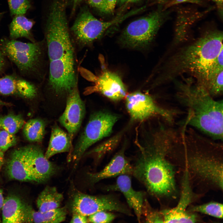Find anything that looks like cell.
I'll list each match as a JSON object with an SVG mask.
<instances>
[{"label":"cell","instance_id":"ab89813d","mask_svg":"<svg viewBox=\"0 0 223 223\" xmlns=\"http://www.w3.org/2000/svg\"><path fill=\"white\" fill-rule=\"evenodd\" d=\"M3 152L0 150V172L4 164V155Z\"/></svg>","mask_w":223,"mask_h":223},{"label":"cell","instance_id":"ee69618b","mask_svg":"<svg viewBox=\"0 0 223 223\" xmlns=\"http://www.w3.org/2000/svg\"><path fill=\"white\" fill-rule=\"evenodd\" d=\"M2 13H0V18L2 15Z\"/></svg>","mask_w":223,"mask_h":223},{"label":"cell","instance_id":"9a60e30c","mask_svg":"<svg viewBox=\"0 0 223 223\" xmlns=\"http://www.w3.org/2000/svg\"><path fill=\"white\" fill-rule=\"evenodd\" d=\"M38 93L35 84L17 75H7L0 78V93L2 95L32 99L37 96Z\"/></svg>","mask_w":223,"mask_h":223},{"label":"cell","instance_id":"74e56055","mask_svg":"<svg viewBox=\"0 0 223 223\" xmlns=\"http://www.w3.org/2000/svg\"><path fill=\"white\" fill-rule=\"evenodd\" d=\"M214 2L216 5L219 11L222 16L223 9V0H211Z\"/></svg>","mask_w":223,"mask_h":223},{"label":"cell","instance_id":"277c9868","mask_svg":"<svg viewBox=\"0 0 223 223\" xmlns=\"http://www.w3.org/2000/svg\"><path fill=\"white\" fill-rule=\"evenodd\" d=\"M177 82V97L188 110L184 123L215 140H222V100H215L204 87L191 79Z\"/></svg>","mask_w":223,"mask_h":223},{"label":"cell","instance_id":"ac0fdd59","mask_svg":"<svg viewBox=\"0 0 223 223\" xmlns=\"http://www.w3.org/2000/svg\"><path fill=\"white\" fill-rule=\"evenodd\" d=\"M6 171L10 179L34 181L28 169L22 147L15 150L11 153L7 163Z\"/></svg>","mask_w":223,"mask_h":223},{"label":"cell","instance_id":"44dd1931","mask_svg":"<svg viewBox=\"0 0 223 223\" xmlns=\"http://www.w3.org/2000/svg\"><path fill=\"white\" fill-rule=\"evenodd\" d=\"M25 202L20 198L11 195L4 199L2 207L3 223H24L23 212Z\"/></svg>","mask_w":223,"mask_h":223},{"label":"cell","instance_id":"e575fe53","mask_svg":"<svg viewBox=\"0 0 223 223\" xmlns=\"http://www.w3.org/2000/svg\"><path fill=\"white\" fill-rule=\"evenodd\" d=\"M201 0H171L164 7V10L173 6L183 2H190L199 4L201 3Z\"/></svg>","mask_w":223,"mask_h":223},{"label":"cell","instance_id":"d4e9b609","mask_svg":"<svg viewBox=\"0 0 223 223\" xmlns=\"http://www.w3.org/2000/svg\"><path fill=\"white\" fill-rule=\"evenodd\" d=\"M24 120L20 114H9L0 117V129L15 134L24 125Z\"/></svg>","mask_w":223,"mask_h":223},{"label":"cell","instance_id":"30bf717a","mask_svg":"<svg viewBox=\"0 0 223 223\" xmlns=\"http://www.w3.org/2000/svg\"><path fill=\"white\" fill-rule=\"evenodd\" d=\"M126 109L131 120L142 121L152 116H161L168 123L173 121L174 112L158 106L150 95L136 91L126 96Z\"/></svg>","mask_w":223,"mask_h":223},{"label":"cell","instance_id":"4316f807","mask_svg":"<svg viewBox=\"0 0 223 223\" xmlns=\"http://www.w3.org/2000/svg\"><path fill=\"white\" fill-rule=\"evenodd\" d=\"M190 211L199 212L217 218H223V204L216 202H210L192 207Z\"/></svg>","mask_w":223,"mask_h":223},{"label":"cell","instance_id":"4dcf8cb0","mask_svg":"<svg viewBox=\"0 0 223 223\" xmlns=\"http://www.w3.org/2000/svg\"><path fill=\"white\" fill-rule=\"evenodd\" d=\"M116 216L109 211H101L88 216V219L89 223H107L112 222Z\"/></svg>","mask_w":223,"mask_h":223},{"label":"cell","instance_id":"f546056e","mask_svg":"<svg viewBox=\"0 0 223 223\" xmlns=\"http://www.w3.org/2000/svg\"><path fill=\"white\" fill-rule=\"evenodd\" d=\"M11 15H24L31 7L30 0H7Z\"/></svg>","mask_w":223,"mask_h":223},{"label":"cell","instance_id":"52a82bcc","mask_svg":"<svg viewBox=\"0 0 223 223\" xmlns=\"http://www.w3.org/2000/svg\"><path fill=\"white\" fill-rule=\"evenodd\" d=\"M119 117L116 114L104 111L97 112L91 115L72 151L71 159L75 166L89 147L111 134Z\"/></svg>","mask_w":223,"mask_h":223},{"label":"cell","instance_id":"d6a6232c","mask_svg":"<svg viewBox=\"0 0 223 223\" xmlns=\"http://www.w3.org/2000/svg\"><path fill=\"white\" fill-rule=\"evenodd\" d=\"M117 0H104L103 13L110 14L115 8Z\"/></svg>","mask_w":223,"mask_h":223},{"label":"cell","instance_id":"484cf974","mask_svg":"<svg viewBox=\"0 0 223 223\" xmlns=\"http://www.w3.org/2000/svg\"><path fill=\"white\" fill-rule=\"evenodd\" d=\"M122 134L121 132L107 139L90 151L88 154L94 155L96 159L99 160L106 154L114 150L119 144Z\"/></svg>","mask_w":223,"mask_h":223},{"label":"cell","instance_id":"d6986e66","mask_svg":"<svg viewBox=\"0 0 223 223\" xmlns=\"http://www.w3.org/2000/svg\"><path fill=\"white\" fill-rule=\"evenodd\" d=\"M67 214V209L65 207L42 212L36 211L31 205L25 203L24 223H60L65 220Z\"/></svg>","mask_w":223,"mask_h":223},{"label":"cell","instance_id":"60d3db41","mask_svg":"<svg viewBox=\"0 0 223 223\" xmlns=\"http://www.w3.org/2000/svg\"><path fill=\"white\" fill-rule=\"evenodd\" d=\"M4 199L3 195L2 190L0 189V209H2L3 203Z\"/></svg>","mask_w":223,"mask_h":223},{"label":"cell","instance_id":"7bdbcfd3","mask_svg":"<svg viewBox=\"0 0 223 223\" xmlns=\"http://www.w3.org/2000/svg\"><path fill=\"white\" fill-rule=\"evenodd\" d=\"M7 103H6L5 102L2 101L0 99V106L3 105H5L6 104H7Z\"/></svg>","mask_w":223,"mask_h":223},{"label":"cell","instance_id":"8992f818","mask_svg":"<svg viewBox=\"0 0 223 223\" xmlns=\"http://www.w3.org/2000/svg\"><path fill=\"white\" fill-rule=\"evenodd\" d=\"M169 13L161 6L149 14L132 22L122 33L120 42L132 48L146 47L153 40Z\"/></svg>","mask_w":223,"mask_h":223},{"label":"cell","instance_id":"e0dca14e","mask_svg":"<svg viewBox=\"0 0 223 223\" xmlns=\"http://www.w3.org/2000/svg\"><path fill=\"white\" fill-rule=\"evenodd\" d=\"M97 91L110 99L118 101L126 96L127 89L117 74L109 72L102 74L98 80Z\"/></svg>","mask_w":223,"mask_h":223},{"label":"cell","instance_id":"f35d334b","mask_svg":"<svg viewBox=\"0 0 223 223\" xmlns=\"http://www.w3.org/2000/svg\"><path fill=\"white\" fill-rule=\"evenodd\" d=\"M68 0H66L67 2ZM73 2L72 11L74 12L75 11L78 5L81 3L82 0H72Z\"/></svg>","mask_w":223,"mask_h":223},{"label":"cell","instance_id":"5b68a950","mask_svg":"<svg viewBox=\"0 0 223 223\" xmlns=\"http://www.w3.org/2000/svg\"><path fill=\"white\" fill-rule=\"evenodd\" d=\"M43 42L25 43L15 39L0 40V49L24 75L42 77L45 48Z\"/></svg>","mask_w":223,"mask_h":223},{"label":"cell","instance_id":"3957f363","mask_svg":"<svg viewBox=\"0 0 223 223\" xmlns=\"http://www.w3.org/2000/svg\"><path fill=\"white\" fill-rule=\"evenodd\" d=\"M223 33L208 31L195 42L181 49L166 63L164 79H173L185 73L193 75L205 88L214 69L216 59L223 50Z\"/></svg>","mask_w":223,"mask_h":223},{"label":"cell","instance_id":"9c48e42d","mask_svg":"<svg viewBox=\"0 0 223 223\" xmlns=\"http://www.w3.org/2000/svg\"><path fill=\"white\" fill-rule=\"evenodd\" d=\"M71 208L72 213L87 216L101 211H115L132 216L128 208L112 195L94 196L77 192L73 196Z\"/></svg>","mask_w":223,"mask_h":223},{"label":"cell","instance_id":"b9f144b4","mask_svg":"<svg viewBox=\"0 0 223 223\" xmlns=\"http://www.w3.org/2000/svg\"><path fill=\"white\" fill-rule=\"evenodd\" d=\"M121 4H125L136 2L139 0H117Z\"/></svg>","mask_w":223,"mask_h":223},{"label":"cell","instance_id":"d590c367","mask_svg":"<svg viewBox=\"0 0 223 223\" xmlns=\"http://www.w3.org/2000/svg\"><path fill=\"white\" fill-rule=\"evenodd\" d=\"M92 7L102 13L103 12L104 0H86Z\"/></svg>","mask_w":223,"mask_h":223},{"label":"cell","instance_id":"2e32d148","mask_svg":"<svg viewBox=\"0 0 223 223\" xmlns=\"http://www.w3.org/2000/svg\"><path fill=\"white\" fill-rule=\"evenodd\" d=\"M132 172L133 166L126 159L124 151L121 150L102 169L96 173H89L88 176L90 182L94 184L103 179L122 174L132 175Z\"/></svg>","mask_w":223,"mask_h":223},{"label":"cell","instance_id":"83f0119b","mask_svg":"<svg viewBox=\"0 0 223 223\" xmlns=\"http://www.w3.org/2000/svg\"><path fill=\"white\" fill-rule=\"evenodd\" d=\"M142 216L146 222H164V217L160 212L153 209L145 198L142 209Z\"/></svg>","mask_w":223,"mask_h":223},{"label":"cell","instance_id":"1f68e13d","mask_svg":"<svg viewBox=\"0 0 223 223\" xmlns=\"http://www.w3.org/2000/svg\"><path fill=\"white\" fill-rule=\"evenodd\" d=\"M17 139L14 134L0 129V150L3 152L15 145Z\"/></svg>","mask_w":223,"mask_h":223},{"label":"cell","instance_id":"ba28073f","mask_svg":"<svg viewBox=\"0 0 223 223\" xmlns=\"http://www.w3.org/2000/svg\"><path fill=\"white\" fill-rule=\"evenodd\" d=\"M133 15V12L131 11L111 20L103 21L96 18L84 7L81 10L71 30L77 45L81 48L86 47L99 39L110 27Z\"/></svg>","mask_w":223,"mask_h":223},{"label":"cell","instance_id":"f1b7e54d","mask_svg":"<svg viewBox=\"0 0 223 223\" xmlns=\"http://www.w3.org/2000/svg\"><path fill=\"white\" fill-rule=\"evenodd\" d=\"M206 89L213 97L222 94L223 71L211 77L208 83Z\"/></svg>","mask_w":223,"mask_h":223},{"label":"cell","instance_id":"7402d4cb","mask_svg":"<svg viewBox=\"0 0 223 223\" xmlns=\"http://www.w3.org/2000/svg\"><path fill=\"white\" fill-rule=\"evenodd\" d=\"M63 199V195L55 187L46 186L40 193L37 200L38 211L45 212L59 208Z\"/></svg>","mask_w":223,"mask_h":223},{"label":"cell","instance_id":"5bb4252c","mask_svg":"<svg viewBox=\"0 0 223 223\" xmlns=\"http://www.w3.org/2000/svg\"><path fill=\"white\" fill-rule=\"evenodd\" d=\"M130 175L125 174L118 176L115 183L107 186L105 189L107 191L121 193L129 207L134 211L137 220L140 222L142 218V209L145 199V193L133 189Z\"/></svg>","mask_w":223,"mask_h":223},{"label":"cell","instance_id":"7a4b0ae2","mask_svg":"<svg viewBox=\"0 0 223 223\" xmlns=\"http://www.w3.org/2000/svg\"><path fill=\"white\" fill-rule=\"evenodd\" d=\"M46 22L45 40L49 60L46 87L55 96H67L77 84L74 47L67 18L56 15Z\"/></svg>","mask_w":223,"mask_h":223},{"label":"cell","instance_id":"cb8c5ba5","mask_svg":"<svg viewBox=\"0 0 223 223\" xmlns=\"http://www.w3.org/2000/svg\"><path fill=\"white\" fill-rule=\"evenodd\" d=\"M46 124L42 120L33 119L29 120L23 128L24 134L29 141L33 142H41L45 133Z\"/></svg>","mask_w":223,"mask_h":223},{"label":"cell","instance_id":"7c38bea8","mask_svg":"<svg viewBox=\"0 0 223 223\" xmlns=\"http://www.w3.org/2000/svg\"><path fill=\"white\" fill-rule=\"evenodd\" d=\"M85 113V104L81 98L77 84L67 96L65 110L59 119L72 140L80 128Z\"/></svg>","mask_w":223,"mask_h":223},{"label":"cell","instance_id":"4fadbf2b","mask_svg":"<svg viewBox=\"0 0 223 223\" xmlns=\"http://www.w3.org/2000/svg\"><path fill=\"white\" fill-rule=\"evenodd\" d=\"M182 186L181 197L177 206L171 209H166L160 211L164 217V223H193L197 221L195 214L186 211L193 197L187 170L184 175Z\"/></svg>","mask_w":223,"mask_h":223},{"label":"cell","instance_id":"8fae6325","mask_svg":"<svg viewBox=\"0 0 223 223\" xmlns=\"http://www.w3.org/2000/svg\"><path fill=\"white\" fill-rule=\"evenodd\" d=\"M22 148L28 169L34 181L45 182L57 173L59 168L45 157L39 146L30 145Z\"/></svg>","mask_w":223,"mask_h":223},{"label":"cell","instance_id":"ffe728a7","mask_svg":"<svg viewBox=\"0 0 223 223\" xmlns=\"http://www.w3.org/2000/svg\"><path fill=\"white\" fill-rule=\"evenodd\" d=\"M72 142L68 133L57 125H55L52 129L45 157L49 159L56 154L70 151L72 149Z\"/></svg>","mask_w":223,"mask_h":223},{"label":"cell","instance_id":"836d02e7","mask_svg":"<svg viewBox=\"0 0 223 223\" xmlns=\"http://www.w3.org/2000/svg\"><path fill=\"white\" fill-rule=\"evenodd\" d=\"M71 223H89L88 216L78 213H72Z\"/></svg>","mask_w":223,"mask_h":223},{"label":"cell","instance_id":"6da1fadb","mask_svg":"<svg viewBox=\"0 0 223 223\" xmlns=\"http://www.w3.org/2000/svg\"><path fill=\"white\" fill-rule=\"evenodd\" d=\"M144 147L133 166L132 175L141 182L151 195H169L176 190L173 167L167 160L175 132L161 126Z\"/></svg>","mask_w":223,"mask_h":223},{"label":"cell","instance_id":"f6af8a7d","mask_svg":"<svg viewBox=\"0 0 223 223\" xmlns=\"http://www.w3.org/2000/svg\"></svg>","mask_w":223,"mask_h":223},{"label":"cell","instance_id":"603a6c76","mask_svg":"<svg viewBox=\"0 0 223 223\" xmlns=\"http://www.w3.org/2000/svg\"><path fill=\"white\" fill-rule=\"evenodd\" d=\"M34 23L24 15H15L10 25V37L11 39L26 38L32 42H35L31 33V29Z\"/></svg>","mask_w":223,"mask_h":223},{"label":"cell","instance_id":"8d00e7d4","mask_svg":"<svg viewBox=\"0 0 223 223\" xmlns=\"http://www.w3.org/2000/svg\"><path fill=\"white\" fill-rule=\"evenodd\" d=\"M7 65V57L0 49V74L4 72Z\"/></svg>","mask_w":223,"mask_h":223}]
</instances>
